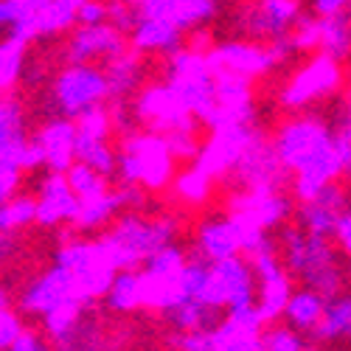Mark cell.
I'll return each mask as SVG.
<instances>
[{"instance_id":"1","label":"cell","mask_w":351,"mask_h":351,"mask_svg":"<svg viewBox=\"0 0 351 351\" xmlns=\"http://www.w3.org/2000/svg\"><path fill=\"white\" fill-rule=\"evenodd\" d=\"M278 245L289 276H298L306 289L320 292L326 301L340 295L343 273L329 245V237H315L304 225H287L281 230Z\"/></svg>"},{"instance_id":"2","label":"cell","mask_w":351,"mask_h":351,"mask_svg":"<svg viewBox=\"0 0 351 351\" xmlns=\"http://www.w3.org/2000/svg\"><path fill=\"white\" fill-rule=\"evenodd\" d=\"M178 225L171 219H143V217H127L115 225L101 245L107 247L112 265L121 270H138L149 261L155 253L171 245Z\"/></svg>"},{"instance_id":"3","label":"cell","mask_w":351,"mask_h":351,"mask_svg":"<svg viewBox=\"0 0 351 351\" xmlns=\"http://www.w3.org/2000/svg\"><path fill=\"white\" fill-rule=\"evenodd\" d=\"M53 265H60L82 301H96L101 295H107L115 276H119V267L112 265V258L107 253V247L101 242H71V245H62L56 250V258Z\"/></svg>"},{"instance_id":"4","label":"cell","mask_w":351,"mask_h":351,"mask_svg":"<svg viewBox=\"0 0 351 351\" xmlns=\"http://www.w3.org/2000/svg\"><path fill=\"white\" fill-rule=\"evenodd\" d=\"M110 93H112L110 76L82 62L68 65L53 82L56 104H60L62 115H71V119H84V115L99 112Z\"/></svg>"},{"instance_id":"5","label":"cell","mask_w":351,"mask_h":351,"mask_svg":"<svg viewBox=\"0 0 351 351\" xmlns=\"http://www.w3.org/2000/svg\"><path fill=\"white\" fill-rule=\"evenodd\" d=\"M68 301H82V298H79V292H76L71 276H68L60 265H53L51 270L40 273L32 284L23 289L20 309H23L25 315L45 317V315H51L53 309H60V306L68 304ZM84 304H87V301H84Z\"/></svg>"},{"instance_id":"6","label":"cell","mask_w":351,"mask_h":351,"mask_svg":"<svg viewBox=\"0 0 351 351\" xmlns=\"http://www.w3.org/2000/svg\"><path fill=\"white\" fill-rule=\"evenodd\" d=\"M265 324L258 306L233 309L228 317L211 332V351H265Z\"/></svg>"},{"instance_id":"7","label":"cell","mask_w":351,"mask_h":351,"mask_svg":"<svg viewBox=\"0 0 351 351\" xmlns=\"http://www.w3.org/2000/svg\"><path fill=\"white\" fill-rule=\"evenodd\" d=\"M242 250V230L237 225V219L228 217V219H208L202 222L197 230V245L194 253L202 256L206 261H222L230 256H239Z\"/></svg>"},{"instance_id":"8","label":"cell","mask_w":351,"mask_h":351,"mask_svg":"<svg viewBox=\"0 0 351 351\" xmlns=\"http://www.w3.org/2000/svg\"><path fill=\"white\" fill-rule=\"evenodd\" d=\"M326 298L320 295V292H315V289H301V292H292V298H289V304H287V312H284V317H287V324L292 326V329H298V332H315V326L324 320V312H326Z\"/></svg>"},{"instance_id":"9","label":"cell","mask_w":351,"mask_h":351,"mask_svg":"<svg viewBox=\"0 0 351 351\" xmlns=\"http://www.w3.org/2000/svg\"><path fill=\"white\" fill-rule=\"evenodd\" d=\"M217 309L208 306L199 298H186L180 304H174L171 309H166V320L178 329V332H214L217 324Z\"/></svg>"},{"instance_id":"10","label":"cell","mask_w":351,"mask_h":351,"mask_svg":"<svg viewBox=\"0 0 351 351\" xmlns=\"http://www.w3.org/2000/svg\"><path fill=\"white\" fill-rule=\"evenodd\" d=\"M90 306V304H87ZM60 351H107V329L101 326V320L93 317V312H82L79 324L56 343Z\"/></svg>"},{"instance_id":"11","label":"cell","mask_w":351,"mask_h":351,"mask_svg":"<svg viewBox=\"0 0 351 351\" xmlns=\"http://www.w3.org/2000/svg\"><path fill=\"white\" fill-rule=\"evenodd\" d=\"M315 343H332L351 337V295H337L326 304L324 320L312 332Z\"/></svg>"},{"instance_id":"12","label":"cell","mask_w":351,"mask_h":351,"mask_svg":"<svg viewBox=\"0 0 351 351\" xmlns=\"http://www.w3.org/2000/svg\"><path fill=\"white\" fill-rule=\"evenodd\" d=\"M107 306L112 312H135L141 309V273L135 270H121L115 276L110 292H107Z\"/></svg>"},{"instance_id":"13","label":"cell","mask_w":351,"mask_h":351,"mask_svg":"<svg viewBox=\"0 0 351 351\" xmlns=\"http://www.w3.org/2000/svg\"><path fill=\"white\" fill-rule=\"evenodd\" d=\"M265 351H309L298 329L292 326H276L265 332Z\"/></svg>"},{"instance_id":"14","label":"cell","mask_w":351,"mask_h":351,"mask_svg":"<svg viewBox=\"0 0 351 351\" xmlns=\"http://www.w3.org/2000/svg\"><path fill=\"white\" fill-rule=\"evenodd\" d=\"M23 332H25L23 320L9 304V292H3V306H0V346H3V351L12 348Z\"/></svg>"},{"instance_id":"15","label":"cell","mask_w":351,"mask_h":351,"mask_svg":"<svg viewBox=\"0 0 351 351\" xmlns=\"http://www.w3.org/2000/svg\"><path fill=\"white\" fill-rule=\"evenodd\" d=\"M174 346L178 351H211L214 337L211 332H180L174 337Z\"/></svg>"},{"instance_id":"16","label":"cell","mask_w":351,"mask_h":351,"mask_svg":"<svg viewBox=\"0 0 351 351\" xmlns=\"http://www.w3.org/2000/svg\"><path fill=\"white\" fill-rule=\"evenodd\" d=\"M351 9V0H312V12L317 20H329Z\"/></svg>"},{"instance_id":"17","label":"cell","mask_w":351,"mask_h":351,"mask_svg":"<svg viewBox=\"0 0 351 351\" xmlns=\"http://www.w3.org/2000/svg\"><path fill=\"white\" fill-rule=\"evenodd\" d=\"M6 351H51V348L43 343V337H40L37 332L25 329V332L17 337V343H14L12 348H6Z\"/></svg>"},{"instance_id":"18","label":"cell","mask_w":351,"mask_h":351,"mask_svg":"<svg viewBox=\"0 0 351 351\" xmlns=\"http://www.w3.org/2000/svg\"><path fill=\"white\" fill-rule=\"evenodd\" d=\"M335 239H337V245L351 256V211L340 219V225H337V233H335Z\"/></svg>"},{"instance_id":"19","label":"cell","mask_w":351,"mask_h":351,"mask_svg":"<svg viewBox=\"0 0 351 351\" xmlns=\"http://www.w3.org/2000/svg\"><path fill=\"white\" fill-rule=\"evenodd\" d=\"M348 20H351V9H348Z\"/></svg>"}]
</instances>
